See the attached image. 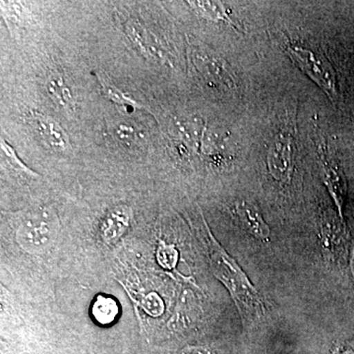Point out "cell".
<instances>
[{"label": "cell", "instance_id": "cell-9", "mask_svg": "<svg viewBox=\"0 0 354 354\" xmlns=\"http://www.w3.org/2000/svg\"><path fill=\"white\" fill-rule=\"evenodd\" d=\"M46 92L53 102L62 109L72 113L75 109L76 102L72 88L62 74L53 73L46 81Z\"/></svg>", "mask_w": 354, "mask_h": 354}, {"label": "cell", "instance_id": "cell-19", "mask_svg": "<svg viewBox=\"0 0 354 354\" xmlns=\"http://www.w3.org/2000/svg\"><path fill=\"white\" fill-rule=\"evenodd\" d=\"M335 354H354V353L351 349H342V351H337Z\"/></svg>", "mask_w": 354, "mask_h": 354}, {"label": "cell", "instance_id": "cell-11", "mask_svg": "<svg viewBox=\"0 0 354 354\" xmlns=\"http://www.w3.org/2000/svg\"><path fill=\"white\" fill-rule=\"evenodd\" d=\"M125 32L133 44H135L146 57H153L158 55V50L151 43L150 37H149L150 35L147 32L145 28L140 24L139 21L135 19L128 21L125 25Z\"/></svg>", "mask_w": 354, "mask_h": 354}, {"label": "cell", "instance_id": "cell-16", "mask_svg": "<svg viewBox=\"0 0 354 354\" xmlns=\"http://www.w3.org/2000/svg\"><path fill=\"white\" fill-rule=\"evenodd\" d=\"M158 260L165 269H172L178 260V253L174 246L160 243L158 250Z\"/></svg>", "mask_w": 354, "mask_h": 354}, {"label": "cell", "instance_id": "cell-3", "mask_svg": "<svg viewBox=\"0 0 354 354\" xmlns=\"http://www.w3.org/2000/svg\"><path fill=\"white\" fill-rule=\"evenodd\" d=\"M57 227V218L46 209L28 214L18 227V243L27 252H43L55 239Z\"/></svg>", "mask_w": 354, "mask_h": 354}, {"label": "cell", "instance_id": "cell-5", "mask_svg": "<svg viewBox=\"0 0 354 354\" xmlns=\"http://www.w3.org/2000/svg\"><path fill=\"white\" fill-rule=\"evenodd\" d=\"M193 64L203 78L214 86H221L225 88H234V77L228 68L227 62L220 58L212 57L203 53H194Z\"/></svg>", "mask_w": 354, "mask_h": 354}, {"label": "cell", "instance_id": "cell-7", "mask_svg": "<svg viewBox=\"0 0 354 354\" xmlns=\"http://www.w3.org/2000/svg\"><path fill=\"white\" fill-rule=\"evenodd\" d=\"M235 213L249 234L261 241H269L271 230L269 225L263 220L259 209L254 205L246 201L239 202L235 207Z\"/></svg>", "mask_w": 354, "mask_h": 354}, {"label": "cell", "instance_id": "cell-10", "mask_svg": "<svg viewBox=\"0 0 354 354\" xmlns=\"http://www.w3.org/2000/svg\"><path fill=\"white\" fill-rule=\"evenodd\" d=\"M324 180L327 184L330 195L337 202L339 214L342 216V207H344V195H346V185L344 178L337 171L335 165L330 164L327 156L322 157Z\"/></svg>", "mask_w": 354, "mask_h": 354}, {"label": "cell", "instance_id": "cell-18", "mask_svg": "<svg viewBox=\"0 0 354 354\" xmlns=\"http://www.w3.org/2000/svg\"><path fill=\"white\" fill-rule=\"evenodd\" d=\"M181 354H214L211 349L203 346H189L184 348Z\"/></svg>", "mask_w": 354, "mask_h": 354}, {"label": "cell", "instance_id": "cell-1", "mask_svg": "<svg viewBox=\"0 0 354 354\" xmlns=\"http://www.w3.org/2000/svg\"><path fill=\"white\" fill-rule=\"evenodd\" d=\"M204 223L208 237L212 271L230 291L242 317L248 322L257 320L265 313L264 302L259 291L256 290L239 264L216 241L206 221Z\"/></svg>", "mask_w": 354, "mask_h": 354}, {"label": "cell", "instance_id": "cell-2", "mask_svg": "<svg viewBox=\"0 0 354 354\" xmlns=\"http://www.w3.org/2000/svg\"><path fill=\"white\" fill-rule=\"evenodd\" d=\"M286 53L291 62L322 88L330 101L334 104L339 102L337 75L334 67L327 58L321 53L301 46H290Z\"/></svg>", "mask_w": 354, "mask_h": 354}, {"label": "cell", "instance_id": "cell-13", "mask_svg": "<svg viewBox=\"0 0 354 354\" xmlns=\"http://www.w3.org/2000/svg\"><path fill=\"white\" fill-rule=\"evenodd\" d=\"M92 314L97 322L102 325H109L118 318L120 307L113 298L99 295L93 305Z\"/></svg>", "mask_w": 354, "mask_h": 354}, {"label": "cell", "instance_id": "cell-8", "mask_svg": "<svg viewBox=\"0 0 354 354\" xmlns=\"http://www.w3.org/2000/svg\"><path fill=\"white\" fill-rule=\"evenodd\" d=\"M130 209L127 206H118L111 209L102 221L101 232L106 242H115L129 227Z\"/></svg>", "mask_w": 354, "mask_h": 354}, {"label": "cell", "instance_id": "cell-12", "mask_svg": "<svg viewBox=\"0 0 354 354\" xmlns=\"http://www.w3.org/2000/svg\"><path fill=\"white\" fill-rule=\"evenodd\" d=\"M109 133L118 143L125 147L139 145L144 139L138 128L127 121H114L109 127Z\"/></svg>", "mask_w": 354, "mask_h": 354}, {"label": "cell", "instance_id": "cell-6", "mask_svg": "<svg viewBox=\"0 0 354 354\" xmlns=\"http://www.w3.org/2000/svg\"><path fill=\"white\" fill-rule=\"evenodd\" d=\"M30 120L39 136L53 150L57 152H66L70 148L68 135L62 125L46 114L38 111H32Z\"/></svg>", "mask_w": 354, "mask_h": 354}, {"label": "cell", "instance_id": "cell-15", "mask_svg": "<svg viewBox=\"0 0 354 354\" xmlns=\"http://www.w3.org/2000/svg\"><path fill=\"white\" fill-rule=\"evenodd\" d=\"M101 82L104 94L111 101L115 102L116 104H123V106H132V108H138L140 106L139 102H135L131 97H128L120 88L114 87V86L106 82V81L102 80Z\"/></svg>", "mask_w": 354, "mask_h": 354}, {"label": "cell", "instance_id": "cell-20", "mask_svg": "<svg viewBox=\"0 0 354 354\" xmlns=\"http://www.w3.org/2000/svg\"><path fill=\"white\" fill-rule=\"evenodd\" d=\"M351 271H353V274L354 277V249H353V258H351Z\"/></svg>", "mask_w": 354, "mask_h": 354}, {"label": "cell", "instance_id": "cell-17", "mask_svg": "<svg viewBox=\"0 0 354 354\" xmlns=\"http://www.w3.org/2000/svg\"><path fill=\"white\" fill-rule=\"evenodd\" d=\"M1 150L4 156H6V160H8L9 164L13 165L15 169H21V171L26 172V174H31L32 176H38V174H35L29 167H26V165L23 164L22 160L17 157V153L14 151L12 147L9 145L3 139H1Z\"/></svg>", "mask_w": 354, "mask_h": 354}, {"label": "cell", "instance_id": "cell-14", "mask_svg": "<svg viewBox=\"0 0 354 354\" xmlns=\"http://www.w3.org/2000/svg\"><path fill=\"white\" fill-rule=\"evenodd\" d=\"M196 12L203 17L212 21H223L230 23V14L227 7L221 2L216 1H188Z\"/></svg>", "mask_w": 354, "mask_h": 354}, {"label": "cell", "instance_id": "cell-4", "mask_svg": "<svg viewBox=\"0 0 354 354\" xmlns=\"http://www.w3.org/2000/svg\"><path fill=\"white\" fill-rule=\"evenodd\" d=\"M295 140L290 125H286L285 129L274 137L267 156L269 172L279 183H290L295 169Z\"/></svg>", "mask_w": 354, "mask_h": 354}]
</instances>
